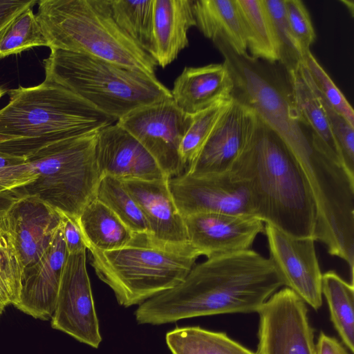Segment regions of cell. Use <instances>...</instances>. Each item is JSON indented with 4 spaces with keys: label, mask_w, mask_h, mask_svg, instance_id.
<instances>
[{
    "label": "cell",
    "mask_w": 354,
    "mask_h": 354,
    "mask_svg": "<svg viewBox=\"0 0 354 354\" xmlns=\"http://www.w3.org/2000/svg\"><path fill=\"white\" fill-rule=\"evenodd\" d=\"M95 158L101 177L121 180L169 178L147 149L117 122L97 132Z\"/></svg>",
    "instance_id": "15"
},
{
    "label": "cell",
    "mask_w": 354,
    "mask_h": 354,
    "mask_svg": "<svg viewBox=\"0 0 354 354\" xmlns=\"http://www.w3.org/2000/svg\"><path fill=\"white\" fill-rule=\"evenodd\" d=\"M284 6L289 28L303 55L316 39L310 15L300 0H284Z\"/></svg>",
    "instance_id": "35"
},
{
    "label": "cell",
    "mask_w": 354,
    "mask_h": 354,
    "mask_svg": "<svg viewBox=\"0 0 354 354\" xmlns=\"http://www.w3.org/2000/svg\"><path fill=\"white\" fill-rule=\"evenodd\" d=\"M96 133L50 145L22 165L30 183L13 192L32 196L59 212L78 218L95 198L101 178L95 158Z\"/></svg>",
    "instance_id": "7"
},
{
    "label": "cell",
    "mask_w": 354,
    "mask_h": 354,
    "mask_svg": "<svg viewBox=\"0 0 354 354\" xmlns=\"http://www.w3.org/2000/svg\"><path fill=\"white\" fill-rule=\"evenodd\" d=\"M184 219L189 243L207 259L250 250L265 227L250 215L205 212Z\"/></svg>",
    "instance_id": "13"
},
{
    "label": "cell",
    "mask_w": 354,
    "mask_h": 354,
    "mask_svg": "<svg viewBox=\"0 0 354 354\" xmlns=\"http://www.w3.org/2000/svg\"><path fill=\"white\" fill-rule=\"evenodd\" d=\"M229 171L246 187L254 216L291 236L315 239L316 205L308 183L287 145L255 112Z\"/></svg>",
    "instance_id": "2"
},
{
    "label": "cell",
    "mask_w": 354,
    "mask_h": 354,
    "mask_svg": "<svg viewBox=\"0 0 354 354\" xmlns=\"http://www.w3.org/2000/svg\"><path fill=\"white\" fill-rule=\"evenodd\" d=\"M322 292L327 301L331 322L344 345L353 353L354 288L334 270L322 274Z\"/></svg>",
    "instance_id": "26"
},
{
    "label": "cell",
    "mask_w": 354,
    "mask_h": 354,
    "mask_svg": "<svg viewBox=\"0 0 354 354\" xmlns=\"http://www.w3.org/2000/svg\"><path fill=\"white\" fill-rule=\"evenodd\" d=\"M78 223L87 250L112 251L128 245L135 233L105 205L94 198L80 213Z\"/></svg>",
    "instance_id": "23"
},
{
    "label": "cell",
    "mask_w": 354,
    "mask_h": 354,
    "mask_svg": "<svg viewBox=\"0 0 354 354\" xmlns=\"http://www.w3.org/2000/svg\"><path fill=\"white\" fill-rule=\"evenodd\" d=\"M5 218L24 268L36 263L61 227V212L32 196L15 201Z\"/></svg>",
    "instance_id": "16"
},
{
    "label": "cell",
    "mask_w": 354,
    "mask_h": 354,
    "mask_svg": "<svg viewBox=\"0 0 354 354\" xmlns=\"http://www.w3.org/2000/svg\"><path fill=\"white\" fill-rule=\"evenodd\" d=\"M4 213H0V316L19 302L24 270Z\"/></svg>",
    "instance_id": "27"
},
{
    "label": "cell",
    "mask_w": 354,
    "mask_h": 354,
    "mask_svg": "<svg viewBox=\"0 0 354 354\" xmlns=\"http://www.w3.org/2000/svg\"><path fill=\"white\" fill-rule=\"evenodd\" d=\"M62 214V230L68 254L87 250L86 243L78 223L77 218Z\"/></svg>",
    "instance_id": "36"
},
{
    "label": "cell",
    "mask_w": 354,
    "mask_h": 354,
    "mask_svg": "<svg viewBox=\"0 0 354 354\" xmlns=\"http://www.w3.org/2000/svg\"><path fill=\"white\" fill-rule=\"evenodd\" d=\"M50 325L94 348L102 340L86 269V251L67 257Z\"/></svg>",
    "instance_id": "10"
},
{
    "label": "cell",
    "mask_w": 354,
    "mask_h": 354,
    "mask_svg": "<svg viewBox=\"0 0 354 354\" xmlns=\"http://www.w3.org/2000/svg\"><path fill=\"white\" fill-rule=\"evenodd\" d=\"M109 3L117 25L149 54L154 0H109Z\"/></svg>",
    "instance_id": "29"
},
{
    "label": "cell",
    "mask_w": 354,
    "mask_h": 354,
    "mask_svg": "<svg viewBox=\"0 0 354 354\" xmlns=\"http://www.w3.org/2000/svg\"><path fill=\"white\" fill-rule=\"evenodd\" d=\"M254 117L252 109L232 97L185 172L201 176L229 171L246 143Z\"/></svg>",
    "instance_id": "14"
},
{
    "label": "cell",
    "mask_w": 354,
    "mask_h": 354,
    "mask_svg": "<svg viewBox=\"0 0 354 354\" xmlns=\"http://www.w3.org/2000/svg\"><path fill=\"white\" fill-rule=\"evenodd\" d=\"M234 81L225 61L198 67H185L174 82L171 94L185 113L194 115L232 99Z\"/></svg>",
    "instance_id": "19"
},
{
    "label": "cell",
    "mask_w": 354,
    "mask_h": 354,
    "mask_svg": "<svg viewBox=\"0 0 354 354\" xmlns=\"http://www.w3.org/2000/svg\"><path fill=\"white\" fill-rule=\"evenodd\" d=\"M37 2V0H0V30L16 15Z\"/></svg>",
    "instance_id": "37"
},
{
    "label": "cell",
    "mask_w": 354,
    "mask_h": 354,
    "mask_svg": "<svg viewBox=\"0 0 354 354\" xmlns=\"http://www.w3.org/2000/svg\"><path fill=\"white\" fill-rule=\"evenodd\" d=\"M88 251L96 274L126 308L179 284L201 256L190 243H163L147 233L135 234L128 245L118 250Z\"/></svg>",
    "instance_id": "6"
},
{
    "label": "cell",
    "mask_w": 354,
    "mask_h": 354,
    "mask_svg": "<svg viewBox=\"0 0 354 354\" xmlns=\"http://www.w3.org/2000/svg\"><path fill=\"white\" fill-rule=\"evenodd\" d=\"M230 101L216 104L192 115L190 125L184 135L180 147V158L186 167L197 156Z\"/></svg>",
    "instance_id": "32"
},
{
    "label": "cell",
    "mask_w": 354,
    "mask_h": 354,
    "mask_svg": "<svg viewBox=\"0 0 354 354\" xmlns=\"http://www.w3.org/2000/svg\"><path fill=\"white\" fill-rule=\"evenodd\" d=\"M37 20L50 49L82 53L156 76L155 60L114 21L109 0H40Z\"/></svg>",
    "instance_id": "4"
},
{
    "label": "cell",
    "mask_w": 354,
    "mask_h": 354,
    "mask_svg": "<svg viewBox=\"0 0 354 354\" xmlns=\"http://www.w3.org/2000/svg\"><path fill=\"white\" fill-rule=\"evenodd\" d=\"M302 73L313 91L337 113L354 126V111L343 93L309 50L300 62Z\"/></svg>",
    "instance_id": "31"
},
{
    "label": "cell",
    "mask_w": 354,
    "mask_h": 354,
    "mask_svg": "<svg viewBox=\"0 0 354 354\" xmlns=\"http://www.w3.org/2000/svg\"><path fill=\"white\" fill-rule=\"evenodd\" d=\"M315 94L328 118L342 162L347 171L354 175V126L329 106L316 93Z\"/></svg>",
    "instance_id": "34"
},
{
    "label": "cell",
    "mask_w": 354,
    "mask_h": 354,
    "mask_svg": "<svg viewBox=\"0 0 354 354\" xmlns=\"http://www.w3.org/2000/svg\"><path fill=\"white\" fill-rule=\"evenodd\" d=\"M95 198L109 208L133 233L148 234L145 218L122 180L109 176H102Z\"/></svg>",
    "instance_id": "28"
},
{
    "label": "cell",
    "mask_w": 354,
    "mask_h": 354,
    "mask_svg": "<svg viewBox=\"0 0 354 354\" xmlns=\"http://www.w3.org/2000/svg\"><path fill=\"white\" fill-rule=\"evenodd\" d=\"M316 354H350L335 338L321 332L316 344Z\"/></svg>",
    "instance_id": "38"
},
{
    "label": "cell",
    "mask_w": 354,
    "mask_h": 354,
    "mask_svg": "<svg viewBox=\"0 0 354 354\" xmlns=\"http://www.w3.org/2000/svg\"><path fill=\"white\" fill-rule=\"evenodd\" d=\"M272 21L281 48V61L286 71L297 67L302 53L288 26L284 0H263Z\"/></svg>",
    "instance_id": "33"
},
{
    "label": "cell",
    "mask_w": 354,
    "mask_h": 354,
    "mask_svg": "<svg viewBox=\"0 0 354 354\" xmlns=\"http://www.w3.org/2000/svg\"><path fill=\"white\" fill-rule=\"evenodd\" d=\"M44 67L45 81L68 88L116 121L172 98L156 76L85 54L50 49Z\"/></svg>",
    "instance_id": "5"
},
{
    "label": "cell",
    "mask_w": 354,
    "mask_h": 354,
    "mask_svg": "<svg viewBox=\"0 0 354 354\" xmlns=\"http://www.w3.org/2000/svg\"><path fill=\"white\" fill-rule=\"evenodd\" d=\"M0 109V152L26 158L53 143L97 132L117 122L55 84L10 89Z\"/></svg>",
    "instance_id": "3"
},
{
    "label": "cell",
    "mask_w": 354,
    "mask_h": 354,
    "mask_svg": "<svg viewBox=\"0 0 354 354\" xmlns=\"http://www.w3.org/2000/svg\"><path fill=\"white\" fill-rule=\"evenodd\" d=\"M169 179L122 182L139 205L153 239L168 244H187L185 219L173 198Z\"/></svg>",
    "instance_id": "18"
},
{
    "label": "cell",
    "mask_w": 354,
    "mask_h": 354,
    "mask_svg": "<svg viewBox=\"0 0 354 354\" xmlns=\"http://www.w3.org/2000/svg\"><path fill=\"white\" fill-rule=\"evenodd\" d=\"M169 186L183 217L205 212L253 216L246 187L230 171L201 176L184 172L169 178Z\"/></svg>",
    "instance_id": "11"
},
{
    "label": "cell",
    "mask_w": 354,
    "mask_h": 354,
    "mask_svg": "<svg viewBox=\"0 0 354 354\" xmlns=\"http://www.w3.org/2000/svg\"><path fill=\"white\" fill-rule=\"evenodd\" d=\"M7 92H8V91L6 89L0 87V98L3 95H4Z\"/></svg>",
    "instance_id": "40"
},
{
    "label": "cell",
    "mask_w": 354,
    "mask_h": 354,
    "mask_svg": "<svg viewBox=\"0 0 354 354\" xmlns=\"http://www.w3.org/2000/svg\"><path fill=\"white\" fill-rule=\"evenodd\" d=\"M284 286L270 258L252 249L207 258L175 287L140 304L139 324L160 325L201 316L257 313Z\"/></svg>",
    "instance_id": "1"
},
{
    "label": "cell",
    "mask_w": 354,
    "mask_h": 354,
    "mask_svg": "<svg viewBox=\"0 0 354 354\" xmlns=\"http://www.w3.org/2000/svg\"><path fill=\"white\" fill-rule=\"evenodd\" d=\"M257 313L256 354H316L306 304L292 290H277Z\"/></svg>",
    "instance_id": "9"
},
{
    "label": "cell",
    "mask_w": 354,
    "mask_h": 354,
    "mask_svg": "<svg viewBox=\"0 0 354 354\" xmlns=\"http://www.w3.org/2000/svg\"><path fill=\"white\" fill-rule=\"evenodd\" d=\"M270 259L284 286L315 310L322 305L321 272L314 238H295L266 224Z\"/></svg>",
    "instance_id": "12"
},
{
    "label": "cell",
    "mask_w": 354,
    "mask_h": 354,
    "mask_svg": "<svg viewBox=\"0 0 354 354\" xmlns=\"http://www.w3.org/2000/svg\"><path fill=\"white\" fill-rule=\"evenodd\" d=\"M68 256L61 224L52 243L42 257L34 264L24 268L20 299L15 307L35 319H50Z\"/></svg>",
    "instance_id": "17"
},
{
    "label": "cell",
    "mask_w": 354,
    "mask_h": 354,
    "mask_svg": "<svg viewBox=\"0 0 354 354\" xmlns=\"http://www.w3.org/2000/svg\"><path fill=\"white\" fill-rule=\"evenodd\" d=\"M165 339L172 354H256L225 333L199 326L176 328L167 332Z\"/></svg>",
    "instance_id": "25"
},
{
    "label": "cell",
    "mask_w": 354,
    "mask_h": 354,
    "mask_svg": "<svg viewBox=\"0 0 354 354\" xmlns=\"http://www.w3.org/2000/svg\"><path fill=\"white\" fill-rule=\"evenodd\" d=\"M19 198L13 192L7 191L0 192V213L4 212Z\"/></svg>",
    "instance_id": "39"
},
{
    "label": "cell",
    "mask_w": 354,
    "mask_h": 354,
    "mask_svg": "<svg viewBox=\"0 0 354 354\" xmlns=\"http://www.w3.org/2000/svg\"><path fill=\"white\" fill-rule=\"evenodd\" d=\"M236 3L250 57L269 64L280 62V44L263 0H236Z\"/></svg>",
    "instance_id": "24"
},
{
    "label": "cell",
    "mask_w": 354,
    "mask_h": 354,
    "mask_svg": "<svg viewBox=\"0 0 354 354\" xmlns=\"http://www.w3.org/2000/svg\"><path fill=\"white\" fill-rule=\"evenodd\" d=\"M191 121L192 115L182 111L171 98L138 108L117 122L147 149L171 178L187 168L180 147Z\"/></svg>",
    "instance_id": "8"
},
{
    "label": "cell",
    "mask_w": 354,
    "mask_h": 354,
    "mask_svg": "<svg viewBox=\"0 0 354 354\" xmlns=\"http://www.w3.org/2000/svg\"><path fill=\"white\" fill-rule=\"evenodd\" d=\"M37 46L48 47V44L32 7L16 15L0 30L1 59Z\"/></svg>",
    "instance_id": "30"
},
{
    "label": "cell",
    "mask_w": 354,
    "mask_h": 354,
    "mask_svg": "<svg viewBox=\"0 0 354 354\" xmlns=\"http://www.w3.org/2000/svg\"><path fill=\"white\" fill-rule=\"evenodd\" d=\"M287 73L293 104L300 119L317 144L331 158L343 165L325 111L306 81L300 62L297 67L287 71Z\"/></svg>",
    "instance_id": "22"
},
{
    "label": "cell",
    "mask_w": 354,
    "mask_h": 354,
    "mask_svg": "<svg viewBox=\"0 0 354 354\" xmlns=\"http://www.w3.org/2000/svg\"><path fill=\"white\" fill-rule=\"evenodd\" d=\"M196 26L213 42L225 43L239 56L249 55L236 0L193 1Z\"/></svg>",
    "instance_id": "21"
},
{
    "label": "cell",
    "mask_w": 354,
    "mask_h": 354,
    "mask_svg": "<svg viewBox=\"0 0 354 354\" xmlns=\"http://www.w3.org/2000/svg\"><path fill=\"white\" fill-rule=\"evenodd\" d=\"M193 0H154L149 54L165 68L188 46L187 33L196 26Z\"/></svg>",
    "instance_id": "20"
}]
</instances>
